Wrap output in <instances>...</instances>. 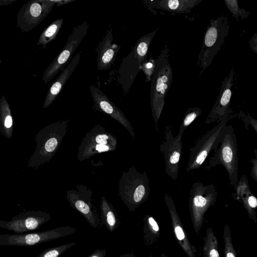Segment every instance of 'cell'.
<instances>
[{"mask_svg": "<svg viewBox=\"0 0 257 257\" xmlns=\"http://www.w3.org/2000/svg\"><path fill=\"white\" fill-rule=\"evenodd\" d=\"M209 158L206 169L221 165L228 173L230 185L234 188L238 181V161L237 139L231 125H226L222 140Z\"/></svg>", "mask_w": 257, "mask_h": 257, "instance_id": "5", "label": "cell"}, {"mask_svg": "<svg viewBox=\"0 0 257 257\" xmlns=\"http://www.w3.org/2000/svg\"><path fill=\"white\" fill-rule=\"evenodd\" d=\"M0 133L7 139H11L13 133L11 109L4 95L0 99Z\"/></svg>", "mask_w": 257, "mask_h": 257, "instance_id": "23", "label": "cell"}, {"mask_svg": "<svg viewBox=\"0 0 257 257\" xmlns=\"http://www.w3.org/2000/svg\"><path fill=\"white\" fill-rule=\"evenodd\" d=\"M69 119L59 120L47 125L36 135V148L30 158L28 167L38 168L49 162L58 151L68 127Z\"/></svg>", "mask_w": 257, "mask_h": 257, "instance_id": "2", "label": "cell"}, {"mask_svg": "<svg viewBox=\"0 0 257 257\" xmlns=\"http://www.w3.org/2000/svg\"><path fill=\"white\" fill-rule=\"evenodd\" d=\"M76 231V228L68 225L40 232L0 234V245L31 246L70 235Z\"/></svg>", "mask_w": 257, "mask_h": 257, "instance_id": "9", "label": "cell"}, {"mask_svg": "<svg viewBox=\"0 0 257 257\" xmlns=\"http://www.w3.org/2000/svg\"><path fill=\"white\" fill-rule=\"evenodd\" d=\"M119 257H138L133 253H125L121 254Z\"/></svg>", "mask_w": 257, "mask_h": 257, "instance_id": "39", "label": "cell"}, {"mask_svg": "<svg viewBox=\"0 0 257 257\" xmlns=\"http://www.w3.org/2000/svg\"><path fill=\"white\" fill-rule=\"evenodd\" d=\"M254 153L255 157V158L251 159L250 161L252 164L250 176L253 180L257 182V151L255 149H254Z\"/></svg>", "mask_w": 257, "mask_h": 257, "instance_id": "34", "label": "cell"}, {"mask_svg": "<svg viewBox=\"0 0 257 257\" xmlns=\"http://www.w3.org/2000/svg\"><path fill=\"white\" fill-rule=\"evenodd\" d=\"M223 237L224 242V257H237L232 241L230 227L227 224L224 226Z\"/></svg>", "mask_w": 257, "mask_h": 257, "instance_id": "29", "label": "cell"}, {"mask_svg": "<svg viewBox=\"0 0 257 257\" xmlns=\"http://www.w3.org/2000/svg\"><path fill=\"white\" fill-rule=\"evenodd\" d=\"M112 30L108 29L96 48L97 68L99 70L109 69L114 63L120 46L112 44Z\"/></svg>", "mask_w": 257, "mask_h": 257, "instance_id": "18", "label": "cell"}, {"mask_svg": "<svg viewBox=\"0 0 257 257\" xmlns=\"http://www.w3.org/2000/svg\"><path fill=\"white\" fill-rule=\"evenodd\" d=\"M143 220V243L146 246L151 245L159 238L160 228L156 220L151 215H146Z\"/></svg>", "mask_w": 257, "mask_h": 257, "instance_id": "24", "label": "cell"}, {"mask_svg": "<svg viewBox=\"0 0 257 257\" xmlns=\"http://www.w3.org/2000/svg\"><path fill=\"white\" fill-rule=\"evenodd\" d=\"M242 114L240 112L239 115L242 119L244 123L245 127L247 130H248V126L250 125L251 126L254 130L255 132H257V121L255 119L253 118L249 114L247 115H244V113L242 112Z\"/></svg>", "mask_w": 257, "mask_h": 257, "instance_id": "33", "label": "cell"}, {"mask_svg": "<svg viewBox=\"0 0 257 257\" xmlns=\"http://www.w3.org/2000/svg\"><path fill=\"white\" fill-rule=\"evenodd\" d=\"M100 217L102 224L110 232L118 228L120 222L113 205L105 197L101 198L100 205Z\"/></svg>", "mask_w": 257, "mask_h": 257, "instance_id": "22", "label": "cell"}, {"mask_svg": "<svg viewBox=\"0 0 257 257\" xmlns=\"http://www.w3.org/2000/svg\"><path fill=\"white\" fill-rule=\"evenodd\" d=\"M158 30V29H157L154 31L141 37L133 48L135 57L140 66L146 60L149 46Z\"/></svg>", "mask_w": 257, "mask_h": 257, "instance_id": "25", "label": "cell"}, {"mask_svg": "<svg viewBox=\"0 0 257 257\" xmlns=\"http://www.w3.org/2000/svg\"><path fill=\"white\" fill-rule=\"evenodd\" d=\"M230 25V20L226 15L210 20L204 33L197 62V66L201 69L200 76L211 64L224 46Z\"/></svg>", "mask_w": 257, "mask_h": 257, "instance_id": "3", "label": "cell"}, {"mask_svg": "<svg viewBox=\"0 0 257 257\" xmlns=\"http://www.w3.org/2000/svg\"><path fill=\"white\" fill-rule=\"evenodd\" d=\"M75 244L76 242H72L49 248L42 251L37 257H60L65 251Z\"/></svg>", "mask_w": 257, "mask_h": 257, "instance_id": "30", "label": "cell"}, {"mask_svg": "<svg viewBox=\"0 0 257 257\" xmlns=\"http://www.w3.org/2000/svg\"><path fill=\"white\" fill-rule=\"evenodd\" d=\"M117 146L116 137L98 123L83 138L78 149L77 159L82 162L96 154L114 151Z\"/></svg>", "mask_w": 257, "mask_h": 257, "instance_id": "8", "label": "cell"}, {"mask_svg": "<svg viewBox=\"0 0 257 257\" xmlns=\"http://www.w3.org/2000/svg\"><path fill=\"white\" fill-rule=\"evenodd\" d=\"M201 109L196 106L189 108L183 116L177 136L182 137L187 126L201 114Z\"/></svg>", "mask_w": 257, "mask_h": 257, "instance_id": "28", "label": "cell"}, {"mask_svg": "<svg viewBox=\"0 0 257 257\" xmlns=\"http://www.w3.org/2000/svg\"><path fill=\"white\" fill-rule=\"evenodd\" d=\"M118 195L130 211H134L149 198V181L145 171L140 173L134 166L123 171L118 181Z\"/></svg>", "mask_w": 257, "mask_h": 257, "instance_id": "4", "label": "cell"}, {"mask_svg": "<svg viewBox=\"0 0 257 257\" xmlns=\"http://www.w3.org/2000/svg\"><path fill=\"white\" fill-rule=\"evenodd\" d=\"M88 28V22L84 21L74 28L62 50L44 71L42 80L45 83L50 81L69 63L72 54L86 36Z\"/></svg>", "mask_w": 257, "mask_h": 257, "instance_id": "10", "label": "cell"}, {"mask_svg": "<svg viewBox=\"0 0 257 257\" xmlns=\"http://www.w3.org/2000/svg\"><path fill=\"white\" fill-rule=\"evenodd\" d=\"M151 257H152V256H151ZM160 257H168V256L165 255L164 254L162 253Z\"/></svg>", "mask_w": 257, "mask_h": 257, "instance_id": "40", "label": "cell"}, {"mask_svg": "<svg viewBox=\"0 0 257 257\" xmlns=\"http://www.w3.org/2000/svg\"><path fill=\"white\" fill-rule=\"evenodd\" d=\"M249 47L255 53H257V33H255L249 41Z\"/></svg>", "mask_w": 257, "mask_h": 257, "instance_id": "35", "label": "cell"}, {"mask_svg": "<svg viewBox=\"0 0 257 257\" xmlns=\"http://www.w3.org/2000/svg\"><path fill=\"white\" fill-rule=\"evenodd\" d=\"M224 3L226 7L232 14V16L238 21V18L241 17L244 19L248 17L249 12H247L243 8H240L238 6L237 0H225Z\"/></svg>", "mask_w": 257, "mask_h": 257, "instance_id": "31", "label": "cell"}, {"mask_svg": "<svg viewBox=\"0 0 257 257\" xmlns=\"http://www.w3.org/2000/svg\"><path fill=\"white\" fill-rule=\"evenodd\" d=\"M15 2H16V1L0 0V7L2 6H6L11 4L12 3Z\"/></svg>", "mask_w": 257, "mask_h": 257, "instance_id": "38", "label": "cell"}, {"mask_svg": "<svg viewBox=\"0 0 257 257\" xmlns=\"http://www.w3.org/2000/svg\"><path fill=\"white\" fill-rule=\"evenodd\" d=\"M63 21V19H57L47 27L40 35L37 46H42L45 49L48 43L56 38L62 26Z\"/></svg>", "mask_w": 257, "mask_h": 257, "instance_id": "26", "label": "cell"}, {"mask_svg": "<svg viewBox=\"0 0 257 257\" xmlns=\"http://www.w3.org/2000/svg\"><path fill=\"white\" fill-rule=\"evenodd\" d=\"M57 6H60L61 5H63L64 4L71 3L74 1V0L70 1V0H59V1H54Z\"/></svg>", "mask_w": 257, "mask_h": 257, "instance_id": "37", "label": "cell"}, {"mask_svg": "<svg viewBox=\"0 0 257 257\" xmlns=\"http://www.w3.org/2000/svg\"><path fill=\"white\" fill-rule=\"evenodd\" d=\"M66 198L70 206L79 212L92 227H99L100 219L92 202V192L89 188L83 184L77 185L75 189L67 191Z\"/></svg>", "mask_w": 257, "mask_h": 257, "instance_id": "12", "label": "cell"}, {"mask_svg": "<svg viewBox=\"0 0 257 257\" xmlns=\"http://www.w3.org/2000/svg\"><path fill=\"white\" fill-rule=\"evenodd\" d=\"M81 53L75 54L49 88L44 99L43 108H47L55 100L73 73L80 59Z\"/></svg>", "mask_w": 257, "mask_h": 257, "instance_id": "20", "label": "cell"}, {"mask_svg": "<svg viewBox=\"0 0 257 257\" xmlns=\"http://www.w3.org/2000/svg\"><path fill=\"white\" fill-rule=\"evenodd\" d=\"M52 218L51 214L40 210L22 212L9 221L0 220V228L21 234L38 229Z\"/></svg>", "mask_w": 257, "mask_h": 257, "instance_id": "14", "label": "cell"}, {"mask_svg": "<svg viewBox=\"0 0 257 257\" xmlns=\"http://www.w3.org/2000/svg\"><path fill=\"white\" fill-rule=\"evenodd\" d=\"M235 190L232 194L236 200L242 203L247 211L249 217L255 223H257L255 209L257 207V199L252 193L248 180L245 175H243L237 181Z\"/></svg>", "mask_w": 257, "mask_h": 257, "instance_id": "19", "label": "cell"}, {"mask_svg": "<svg viewBox=\"0 0 257 257\" xmlns=\"http://www.w3.org/2000/svg\"><path fill=\"white\" fill-rule=\"evenodd\" d=\"M106 250L105 249H96L87 257H105Z\"/></svg>", "mask_w": 257, "mask_h": 257, "instance_id": "36", "label": "cell"}, {"mask_svg": "<svg viewBox=\"0 0 257 257\" xmlns=\"http://www.w3.org/2000/svg\"><path fill=\"white\" fill-rule=\"evenodd\" d=\"M232 117L231 115L221 120L190 148L186 166L187 171L199 169L205 162L210 152L218 147L227 122Z\"/></svg>", "mask_w": 257, "mask_h": 257, "instance_id": "7", "label": "cell"}, {"mask_svg": "<svg viewBox=\"0 0 257 257\" xmlns=\"http://www.w3.org/2000/svg\"><path fill=\"white\" fill-rule=\"evenodd\" d=\"M155 66V60L152 58H150L149 60H146L140 66V69L142 70L145 74L146 82L151 81Z\"/></svg>", "mask_w": 257, "mask_h": 257, "instance_id": "32", "label": "cell"}, {"mask_svg": "<svg viewBox=\"0 0 257 257\" xmlns=\"http://www.w3.org/2000/svg\"><path fill=\"white\" fill-rule=\"evenodd\" d=\"M182 146V136L174 137L171 125H167L164 131V139L160 146V151L164 155L166 172L174 181L178 177Z\"/></svg>", "mask_w": 257, "mask_h": 257, "instance_id": "13", "label": "cell"}, {"mask_svg": "<svg viewBox=\"0 0 257 257\" xmlns=\"http://www.w3.org/2000/svg\"><path fill=\"white\" fill-rule=\"evenodd\" d=\"M170 48L166 45L155 61L151 79V107L158 132L157 123L165 103V98L173 81V69L170 62Z\"/></svg>", "mask_w": 257, "mask_h": 257, "instance_id": "1", "label": "cell"}, {"mask_svg": "<svg viewBox=\"0 0 257 257\" xmlns=\"http://www.w3.org/2000/svg\"><path fill=\"white\" fill-rule=\"evenodd\" d=\"M203 0H153L146 1L149 10L157 9L163 11L176 13H188Z\"/></svg>", "mask_w": 257, "mask_h": 257, "instance_id": "21", "label": "cell"}, {"mask_svg": "<svg viewBox=\"0 0 257 257\" xmlns=\"http://www.w3.org/2000/svg\"><path fill=\"white\" fill-rule=\"evenodd\" d=\"M235 70L233 67L222 82L219 95L206 118L205 124H210L214 122L218 123L224 118L231 115L232 110L230 108V102L233 87L235 84Z\"/></svg>", "mask_w": 257, "mask_h": 257, "instance_id": "15", "label": "cell"}, {"mask_svg": "<svg viewBox=\"0 0 257 257\" xmlns=\"http://www.w3.org/2000/svg\"><path fill=\"white\" fill-rule=\"evenodd\" d=\"M164 199L170 215L173 233L178 243L188 257H197V249L188 238L172 197L165 193Z\"/></svg>", "mask_w": 257, "mask_h": 257, "instance_id": "17", "label": "cell"}, {"mask_svg": "<svg viewBox=\"0 0 257 257\" xmlns=\"http://www.w3.org/2000/svg\"><path fill=\"white\" fill-rule=\"evenodd\" d=\"M217 195V189L213 183L204 185L198 181L192 185L189 208L193 227L196 233L202 226L205 213L215 203Z\"/></svg>", "mask_w": 257, "mask_h": 257, "instance_id": "6", "label": "cell"}, {"mask_svg": "<svg viewBox=\"0 0 257 257\" xmlns=\"http://www.w3.org/2000/svg\"><path fill=\"white\" fill-rule=\"evenodd\" d=\"M89 89L94 102L93 108L95 110L105 113L117 121L134 138L135 133L134 128L123 112L99 88L91 85L89 86Z\"/></svg>", "mask_w": 257, "mask_h": 257, "instance_id": "16", "label": "cell"}, {"mask_svg": "<svg viewBox=\"0 0 257 257\" xmlns=\"http://www.w3.org/2000/svg\"><path fill=\"white\" fill-rule=\"evenodd\" d=\"M203 257H220L216 236L211 227L206 229V235L202 248Z\"/></svg>", "mask_w": 257, "mask_h": 257, "instance_id": "27", "label": "cell"}, {"mask_svg": "<svg viewBox=\"0 0 257 257\" xmlns=\"http://www.w3.org/2000/svg\"><path fill=\"white\" fill-rule=\"evenodd\" d=\"M56 5L53 0H30L24 4L17 16V26L28 33L38 26Z\"/></svg>", "mask_w": 257, "mask_h": 257, "instance_id": "11", "label": "cell"}]
</instances>
